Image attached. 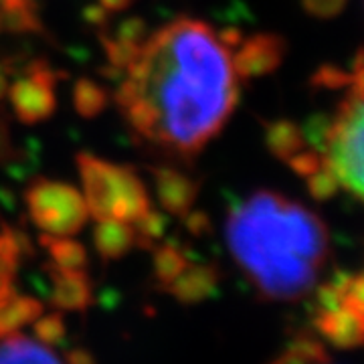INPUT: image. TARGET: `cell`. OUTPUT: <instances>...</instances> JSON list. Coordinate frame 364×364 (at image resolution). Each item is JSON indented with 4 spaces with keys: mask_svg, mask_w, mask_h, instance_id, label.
<instances>
[{
    "mask_svg": "<svg viewBox=\"0 0 364 364\" xmlns=\"http://www.w3.org/2000/svg\"><path fill=\"white\" fill-rule=\"evenodd\" d=\"M136 97L126 107L132 130L181 154L215 138L237 104L229 49L195 18H178L144 41L126 69Z\"/></svg>",
    "mask_w": 364,
    "mask_h": 364,
    "instance_id": "6da1fadb",
    "label": "cell"
},
{
    "mask_svg": "<svg viewBox=\"0 0 364 364\" xmlns=\"http://www.w3.org/2000/svg\"><path fill=\"white\" fill-rule=\"evenodd\" d=\"M225 237L257 294L272 301L308 296L330 255L322 217L275 191H255L231 208Z\"/></svg>",
    "mask_w": 364,
    "mask_h": 364,
    "instance_id": "7a4b0ae2",
    "label": "cell"
},
{
    "mask_svg": "<svg viewBox=\"0 0 364 364\" xmlns=\"http://www.w3.org/2000/svg\"><path fill=\"white\" fill-rule=\"evenodd\" d=\"M75 160L83 182V200L95 221L134 223L150 208L148 191L132 166H117L87 152H79Z\"/></svg>",
    "mask_w": 364,
    "mask_h": 364,
    "instance_id": "3957f363",
    "label": "cell"
},
{
    "mask_svg": "<svg viewBox=\"0 0 364 364\" xmlns=\"http://www.w3.org/2000/svg\"><path fill=\"white\" fill-rule=\"evenodd\" d=\"M363 53L354 59V79L348 85V95L338 105L326 136L322 156L324 164L338 178L344 188L356 200L363 198V134H364V91H363Z\"/></svg>",
    "mask_w": 364,
    "mask_h": 364,
    "instance_id": "277c9868",
    "label": "cell"
},
{
    "mask_svg": "<svg viewBox=\"0 0 364 364\" xmlns=\"http://www.w3.org/2000/svg\"><path fill=\"white\" fill-rule=\"evenodd\" d=\"M25 203L35 227L53 237H73L90 219L83 195L65 182L35 178L26 186Z\"/></svg>",
    "mask_w": 364,
    "mask_h": 364,
    "instance_id": "5b68a950",
    "label": "cell"
},
{
    "mask_svg": "<svg viewBox=\"0 0 364 364\" xmlns=\"http://www.w3.org/2000/svg\"><path fill=\"white\" fill-rule=\"evenodd\" d=\"M55 83L57 73L47 63L28 65L25 77L16 79L6 91L18 122L33 126L49 119L55 114Z\"/></svg>",
    "mask_w": 364,
    "mask_h": 364,
    "instance_id": "8992f818",
    "label": "cell"
},
{
    "mask_svg": "<svg viewBox=\"0 0 364 364\" xmlns=\"http://www.w3.org/2000/svg\"><path fill=\"white\" fill-rule=\"evenodd\" d=\"M286 53V39L275 33H257L247 41H241L231 59L235 77L239 81L265 77L284 63Z\"/></svg>",
    "mask_w": 364,
    "mask_h": 364,
    "instance_id": "52a82bcc",
    "label": "cell"
},
{
    "mask_svg": "<svg viewBox=\"0 0 364 364\" xmlns=\"http://www.w3.org/2000/svg\"><path fill=\"white\" fill-rule=\"evenodd\" d=\"M150 172L154 176L158 203L164 208V213L172 217L186 215L195 205L200 182L170 166H154Z\"/></svg>",
    "mask_w": 364,
    "mask_h": 364,
    "instance_id": "ba28073f",
    "label": "cell"
},
{
    "mask_svg": "<svg viewBox=\"0 0 364 364\" xmlns=\"http://www.w3.org/2000/svg\"><path fill=\"white\" fill-rule=\"evenodd\" d=\"M221 273L219 267L213 263H196V265H186L184 272L164 289L168 291L176 301L184 306H195L208 299L219 287Z\"/></svg>",
    "mask_w": 364,
    "mask_h": 364,
    "instance_id": "9c48e42d",
    "label": "cell"
},
{
    "mask_svg": "<svg viewBox=\"0 0 364 364\" xmlns=\"http://www.w3.org/2000/svg\"><path fill=\"white\" fill-rule=\"evenodd\" d=\"M51 304L59 312H85L91 306L93 289L85 272H63L49 267Z\"/></svg>",
    "mask_w": 364,
    "mask_h": 364,
    "instance_id": "30bf717a",
    "label": "cell"
},
{
    "mask_svg": "<svg viewBox=\"0 0 364 364\" xmlns=\"http://www.w3.org/2000/svg\"><path fill=\"white\" fill-rule=\"evenodd\" d=\"M314 324H316V330L336 348L352 350V348H358L363 344V314L352 312L348 308H338V310H332V312L318 314Z\"/></svg>",
    "mask_w": 364,
    "mask_h": 364,
    "instance_id": "8fae6325",
    "label": "cell"
},
{
    "mask_svg": "<svg viewBox=\"0 0 364 364\" xmlns=\"http://www.w3.org/2000/svg\"><path fill=\"white\" fill-rule=\"evenodd\" d=\"M45 306L33 296H21L16 287H9L0 294V340L18 334L25 326H31Z\"/></svg>",
    "mask_w": 364,
    "mask_h": 364,
    "instance_id": "7c38bea8",
    "label": "cell"
},
{
    "mask_svg": "<svg viewBox=\"0 0 364 364\" xmlns=\"http://www.w3.org/2000/svg\"><path fill=\"white\" fill-rule=\"evenodd\" d=\"M93 245L104 261H117L126 257L136 247V233L132 223L104 219L93 229Z\"/></svg>",
    "mask_w": 364,
    "mask_h": 364,
    "instance_id": "4fadbf2b",
    "label": "cell"
},
{
    "mask_svg": "<svg viewBox=\"0 0 364 364\" xmlns=\"http://www.w3.org/2000/svg\"><path fill=\"white\" fill-rule=\"evenodd\" d=\"M0 364H65L55 352L23 334L0 340Z\"/></svg>",
    "mask_w": 364,
    "mask_h": 364,
    "instance_id": "5bb4252c",
    "label": "cell"
},
{
    "mask_svg": "<svg viewBox=\"0 0 364 364\" xmlns=\"http://www.w3.org/2000/svg\"><path fill=\"white\" fill-rule=\"evenodd\" d=\"M39 243L47 249L51 257V267L63 269V272H85L87 269V251L85 247L71 239V237H53V235H41Z\"/></svg>",
    "mask_w": 364,
    "mask_h": 364,
    "instance_id": "9a60e30c",
    "label": "cell"
},
{
    "mask_svg": "<svg viewBox=\"0 0 364 364\" xmlns=\"http://www.w3.org/2000/svg\"><path fill=\"white\" fill-rule=\"evenodd\" d=\"M265 144L267 150L282 162H287L294 154L306 148L304 134L291 119H273L265 124Z\"/></svg>",
    "mask_w": 364,
    "mask_h": 364,
    "instance_id": "2e32d148",
    "label": "cell"
},
{
    "mask_svg": "<svg viewBox=\"0 0 364 364\" xmlns=\"http://www.w3.org/2000/svg\"><path fill=\"white\" fill-rule=\"evenodd\" d=\"M109 102L107 91L90 77H79L73 85V107L83 119L97 117Z\"/></svg>",
    "mask_w": 364,
    "mask_h": 364,
    "instance_id": "e0dca14e",
    "label": "cell"
},
{
    "mask_svg": "<svg viewBox=\"0 0 364 364\" xmlns=\"http://www.w3.org/2000/svg\"><path fill=\"white\" fill-rule=\"evenodd\" d=\"M324 344L310 334H299L298 338L291 340L287 348L277 358H273L269 364H326Z\"/></svg>",
    "mask_w": 364,
    "mask_h": 364,
    "instance_id": "ac0fdd59",
    "label": "cell"
},
{
    "mask_svg": "<svg viewBox=\"0 0 364 364\" xmlns=\"http://www.w3.org/2000/svg\"><path fill=\"white\" fill-rule=\"evenodd\" d=\"M188 265V257L178 245L174 243H162L154 247V259H152V267H154V275H156L158 284L162 287L170 286Z\"/></svg>",
    "mask_w": 364,
    "mask_h": 364,
    "instance_id": "d6986e66",
    "label": "cell"
},
{
    "mask_svg": "<svg viewBox=\"0 0 364 364\" xmlns=\"http://www.w3.org/2000/svg\"><path fill=\"white\" fill-rule=\"evenodd\" d=\"M136 233V245L142 249H154L166 231V215L156 208H148L140 219L132 223Z\"/></svg>",
    "mask_w": 364,
    "mask_h": 364,
    "instance_id": "ffe728a7",
    "label": "cell"
},
{
    "mask_svg": "<svg viewBox=\"0 0 364 364\" xmlns=\"http://www.w3.org/2000/svg\"><path fill=\"white\" fill-rule=\"evenodd\" d=\"M33 330H35V336L41 344H45L49 348L61 346L67 338L65 318L61 312L41 314L39 318L33 322Z\"/></svg>",
    "mask_w": 364,
    "mask_h": 364,
    "instance_id": "44dd1931",
    "label": "cell"
},
{
    "mask_svg": "<svg viewBox=\"0 0 364 364\" xmlns=\"http://www.w3.org/2000/svg\"><path fill=\"white\" fill-rule=\"evenodd\" d=\"M100 43L104 47L107 63L114 69H128V67L138 59V55L142 51V45H130V43H122V41L114 39L107 33H100Z\"/></svg>",
    "mask_w": 364,
    "mask_h": 364,
    "instance_id": "7402d4cb",
    "label": "cell"
},
{
    "mask_svg": "<svg viewBox=\"0 0 364 364\" xmlns=\"http://www.w3.org/2000/svg\"><path fill=\"white\" fill-rule=\"evenodd\" d=\"M306 184H308V193H310L316 200H320V203L332 200V198L340 193L338 178L332 174V170L328 168L326 164H322L314 174H310V176L306 178Z\"/></svg>",
    "mask_w": 364,
    "mask_h": 364,
    "instance_id": "603a6c76",
    "label": "cell"
},
{
    "mask_svg": "<svg viewBox=\"0 0 364 364\" xmlns=\"http://www.w3.org/2000/svg\"><path fill=\"white\" fill-rule=\"evenodd\" d=\"M354 79V69L352 73L342 71L336 65H322L312 75V85L318 90H340V87H348Z\"/></svg>",
    "mask_w": 364,
    "mask_h": 364,
    "instance_id": "cb8c5ba5",
    "label": "cell"
},
{
    "mask_svg": "<svg viewBox=\"0 0 364 364\" xmlns=\"http://www.w3.org/2000/svg\"><path fill=\"white\" fill-rule=\"evenodd\" d=\"M112 37L130 45H144V41L148 39V25L142 16H128L116 26V33Z\"/></svg>",
    "mask_w": 364,
    "mask_h": 364,
    "instance_id": "d4e9b609",
    "label": "cell"
},
{
    "mask_svg": "<svg viewBox=\"0 0 364 364\" xmlns=\"http://www.w3.org/2000/svg\"><path fill=\"white\" fill-rule=\"evenodd\" d=\"M342 308L352 312H364V279L363 273H350L342 287Z\"/></svg>",
    "mask_w": 364,
    "mask_h": 364,
    "instance_id": "484cf974",
    "label": "cell"
},
{
    "mask_svg": "<svg viewBox=\"0 0 364 364\" xmlns=\"http://www.w3.org/2000/svg\"><path fill=\"white\" fill-rule=\"evenodd\" d=\"M348 0H301L304 11L320 21H330L336 18L338 14L344 13Z\"/></svg>",
    "mask_w": 364,
    "mask_h": 364,
    "instance_id": "4316f807",
    "label": "cell"
},
{
    "mask_svg": "<svg viewBox=\"0 0 364 364\" xmlns=\"http://www.w3.org/2000/svg\"><path fill=\"white\" fill-rule=\"evenodd\" d=\"M289 168L294 170L301 178H308L316 170L324 164V156L316 150H299L298 154L289 158L286 162Z\"/></svg>",
    "mask_w": 364,
    "mask_h": 364,
    "instance_id": "83f0119b",
    "label": "cell"
},
{
    "mask_svg": "<svg viewBox=\"0 0 364 364\" xmlns=\"http://www.w3.org/2000/svg\"><path fill=\"white\" fill-rule=\"evenodd\" d=\"M181 219L184 223V229L193 235V237H207L213 231V221H210V217H208L205 210L191 208L186 215H182Z\"/></svg>",
    "mask_w": 364,
    "mask_h": 364,
    "instance_id": "f1b7e54d",
    "label": "cell"
},
{
    "mask_svg": "<svg viewBox=\"0 0 364 364\" xmlns=\"http://www.w3.org/2000/svg\"><path fill=\"white\" fill-rule=\"evenodd\" d=\"M109 14L105 11L104 6L97 2V4H90V6H85L83 9V18H85V23L93 28H97V31H104V26L107 28L109 25Z\"/></svg>",
    "mask_w": 364,
    "mask_h": 364,
    "instance_id": "f546056e",
    "label": "cell"
},
{
    "mask_svg": "<svg viewBox=\"0 0 364 364\" xmlns=\"http://www.w3.org/2000/svg\"><path fill=\"white\" fill-rule=\"evenodd\" d=\"M14 158V144L11 136V126L4 117L0 116V164L11 162Z\"/></svg>",
    "mask_w": 364,
    "mask_h": 364,
    "instance_id": "4dcf8cb0",
    "label": "cell"
},
{
    "mask_svg": "<svg viewBox=\"0 0 364 364\" xmlns=\"http://www.w3.org/2000/svg\"><path fill=\"white\" fill-rule=\"evenodd\" d=\"M65 364H97V360H95V356L91 354L87 348H81V346H77V348H71V350H67L65 354V360H63Z\"/></svg>",
    "mask_w": 364,
    "mask_h": 364,
    "instance_id": "1f68e13d",
    "label": "cell"
},
{
    "mask_svg": "<svg viewBox=\"0 0 364 364\" xmlns=\"http://www.w3.org/2000/svg\"><path fill=\"white\" fill-rule=\"evenodd\" d=\"M217 39L221 41L223 47H227V49H237L239 45H241V33L237 31V28H225L221 33H217Z\"/></svg>",
    "mask_w": 364,
    "mask_h": 364,
    "instance_id": "d6a6232c",
    "label": "cell"
},
{
    "mask_svg": "<svg viewBox=\"0 0 364 364\" xmlns=\"http://www.w3.org/2000/svg\"><path fill=\"white\" fill-rule=\"evenodd\" d=\"M100 4L104 6L107 13H122L132 4V0H100Z\"/></svg>",
    "mask_w": 364,
    "mask_h": 364,
    "instance_id": "836d02e7",
    "label": "cell"
},
{
    "mask_svg": "<svg viewBox=\"0 0 364 364\" xmlns=\"http://www.w3.org/2000/svg\"><path fill=\"white\" fill-rule=\"evenodd\" d=\"M9 73H11V69L6 65H0V100L6 95V91H9Z\"/></svg>",
    "mask_w": 364,
    "mask_h": 364,
    "instance_id": "e575fe53",
    "label": "cell"
},
{
    "mask_svg": "<svg viewBox=\"0 0 364 364\" xmlns=\"http://www.w3.org/2000/svg\"><path fill=\"white\" fill-rule=\"evenodd\" d=\"M0 33H2V26H0Z\"/></svg>",
    "mask_w": 364,
    "mask_h": 364,
    "instance_id": "d590c367",
    "label": "cell"
}]
</instances>
